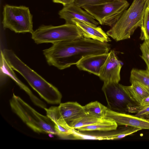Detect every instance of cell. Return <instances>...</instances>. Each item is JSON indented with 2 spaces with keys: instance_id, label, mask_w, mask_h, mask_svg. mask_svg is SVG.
<instances>
[{
  "instance_id": "obj_26",
  "label": "cell",
  "mask_w": 149,
  "mask_h": 149,
  "mask_svg": "<svg viewBox=\"0 0 149 149\" xmlns=\"http://www.w3.org/2000/svg\"><path fill=\"white\" fill-rule=\"evenodd\" d=\"M74 0H63V6L68 5L74 3Z\"/></svg>"
},
{
  "instance_id": "obj_20",
  "label": "cell",
  "mask_w": 149,
  "mask_h": 149,
  "mask_svg": "<svg viewBox=\"0 0 149 149\" xmlns=\"http://www.w3.org/2000/svg\"><path fill=\"white\" fill-rule=\"evenodd\" d=\"M103 119H98L86 113L84 116L73 121L70 124L69 126L73 129H77L82 127L99 122Z\"/></svg>"
},
{
  "instance_id": "obj_11",
  "label": "cell",
  "mask_w": 149,
  "mask_h": 149,
  "mask_svg": "<svg viewBox=\"0 0 149 149\" xmlns=\"http://www.w3.org/2000/svg\"><path fill=\"white\" fill-rule=\"evenodd\" d=\"M74 3L63 6L60 10L58 15L60 17L65 20L66 24H71V21L75 19L83 22L91 26H97L99 23L94 17L86 11Z\"/></svg>"
},
{
  "instance_id": "obj_18",
  "label": "cell",
  "mask_w": 149,
  "mask_h": 149,
  "mask_svg": "<svg viewBox=\"0 0 149 149\" xmlns=\"http://www.w3.org/2000/svg\"><path fill=\"white\" fill-rule=\"evenodd\" d=\"M84 107L86 113L100 119L104 118L105 115L108 109L97 101L90 102Z\"/></svg>"
},
{
  "instance_id": "obj_9",
  "label": "cell",
  "mask_w": 149,
  "mask_h": 149,
  "mask_svg": "<svg viewBox=\"0 0 149 149\" xmlns=\"http://www.w3.org/2000/svg\"><path fill=\"white\" fill-rule=\"evenodd\" d=\"M44 109L47 115L55 125L70 127L73 121L85 115L84 106L76 102L61 103L58 106H52Z\"/></svg>"
},
{
  "instance_id": "obj_23",
  "label": "cell",
  "mask_w": 149,
  "mask_h": 149,
  "mask_svg": "<svg viewBox=\"0 0 149 149\" xmlns=\"http://www.w3.org/2000/svg\"><path fill=\"white\" fill-rule=\"evenodd\" d=\"M113 0H74V3L81 7L85 6L95 5L112 1Z\"/></svg>"
},
{
  "instance_id": "obj_21",
  "label": "cell",
  "mask_w": 149,
  "mask_h": 149,
  "mask_svg": "<svg viewBox=\"0 0 149 149\" xmlns=\"http://www.w3.org/2000/svg\"><path fill=\"white\" fill-rule=\"evenodd\" d=\"M140 28V39L144 40H149V8L148 6L145 11L142 25Z\"/></svg>"
},
{
  "instance_id": "obj_1",
  "label": "cell",
  "mask_w": 149,
  "mask_h": 149,
  "mask_svg": "<svg viewBox=\"0 0 149 149\" xmlns=\"http://www.w3.org/2000/svg\"><path fill=\"white\" fill-rule=\"evenodd\" d=\"M43 50L47 63L60 70L77 64L83 58L91 55L108 54L110 44L84 37L56 42Z\"/></svg>"
},
{
  "instance_id": "obj_25",
  "label": "cell",
  "mask_w": 149,
  "mask_h": 149,
  "mask_svg": "<svg viewBox=\"0 0 149 149\" xmlns=\"http://www.w3.org/2000/svg\"><path fill=\"white\" fill-rule=\"evenodd\" d=\"M149 106V95L144 98L138 106L139 111L141 109Z\"/></svg>"
},
{
  "instance_id": "obj_8",
  "label": "cell",
  "mask_w": 149,
  "mask_h": 149,
  "mask_svg": "<svg viewBox=\"0 0 149 149\" xmlns=\"http://www.w3.org/2000/svg\"><path fill=\"white\" fill-rule=\"evenodd\" d=\"M119 83H104L102 90L104 92L109 109L116 112L136 113L138 105L129 98Z\"/></svg>"
},
{
  "instance_id": "obj_27",
  "label": "cell",
  "mask_w": 149,
  "mask_h": 149,
  "mask_svg": "<svg viewBox=\"0 0 149 149\" xmlns=\"http://www.w3.org/2000/svg\"><path fill=\"white\" fill-rule=\"evenodd\" d=\"M53 2L55 3H60L63 4V0H52Z\"/></svg>"
},
{
  "instance_id": "obj_5",
  "label": "cell",
  "mask_w": 149,
  "mask_h": 149,
  "mask_svg": "<svg viewBox=\"0 0 149 149\" xmlns=\"http://www.w3.org/2000/svg\"><path fill=\"white\" fill-rule=\"evenodd\" d=\"M32 38L37 44L71 40L84 37L75 24L58 26L42 25L31 33Z\"/></svg>"
},
{
  "instance_id": "obj_15",
  "label": "cell",
  "mask_w": 149,
  "mask_h": 149,
  "mask_svg": "<svg viewBox=\"0 0 149 149\" xmlns=\"http://www.w3.org/2000/svg\"><path fill=\"white\" fill-rule=\"evenodd\" d=\"M131 83V86L123 85V87L130 99L138 106L144 98L149 95V89L136 81Z\"/></svg>"
},
{
  "instance_id": "obj_6",
  "label": "cell",
  "mask_w": 149,
  "mask_h": 149,
  "mask_svg": "<svg viewBox=\"0 0 149 149\" xmlns=\"http://www.w3.org/2000/svg\"><path fill=\"white\" fill-rule=\"evenodd\" d=\"M3 15L4 29H8L16 33H32L33 31V15L28 7L6 4L4 6Z\"/></svg>"
},
{
  "instance_id": "obj_28",
  "label": "cell",
  "mask_w": 149,
  "mask_h": 149,
  "mask_svg": "<svg viewBox=\"0 0 149 149\" xmlns=\"http://www.w3.org/2000/svg\"><path fill=\"white\" fill-rule=\"evenodd\" d=\"M148 6L149 8V0H146Z\"/></svg>"
},
{
  "instance_id": "obj_19",
  "label": "cell",
  "mask_w": 149,
  "mask_h": 149,
  "mask_svg": "<svg viewBox=\"0 0 149 149\" xmlns=\"http://www.w3.org/2000/svg\"><path fill=\"white\" fill-rule=\"evenodd\" d=\"M136 81L149 89V73L146 70L133 68L131 70L130 81Z\"/></svg>"
},
{
  "instance_id": "obj_22",
  "label": "cell",
  "mask_w": 149,
  "mask_h": 149,
  "mask_svg": "<svg viewBox=\"0 0 149 149\" xmlns=\"http://www.w3.org/2000/svg\"><path fill=\"white\" fill-rule=\"evenodd\" d=\"M140 56L146 65V70L149 73V40H145L140 45Z\"/></svg>"
},
{
  "instance_id": "obj_3",
  "label": "cell",
  "mask_w": 149,
  "mask_h": 149,
  "mask_svg": "<svg viewBox=\"0 0 149 149\" xmlns=\"http://www.w3.org/2000/svg\"><path fill=\"white\" fill-rule=\"evenodd\" d=\"M146 0H133L114 25L106 33L116 41L130 38L135 30L142 25Z\"/></svg>"
},
{
  "instance_id": "obj_2",
  "label": "cell",
  "mask_w": 149,
  "mask_h": 149,
  "mask_svg": "<svg viewBox=\"0 0 149 149\" xmlns=\"http://www.w3.org/2000/svg\"><path fill=\"white\" fill-rule=\"evenodd\" d=\"M6 62L13 70L20 74L47 103H61L62 95L58 89L22 62L11 50H1Z\"/></svg>"
},
{
  "instance_id": "obj_14",
  "label": "cell",
  "mask_w": 149,
  "mask_h": 149,
  "mask_svg": "<svg viewBox=\"0 0 149 149\" xmlns=\"http://www.w3.org/2000/svg\"><path fill=\"white\" fill-rule=\"evenodd\" d=\"M71 24L77 26L84 37L103 42L108 43L111 41L106 33L100 26H93L75 19L72 20Z\"/></svg>"
},
{
  "instance_id": "obj_29",
  "label": "cell",
  "mask_w": 149,
  "mask_h": 149,
  "mask_svg": "<svg viewBox=\"0 0 149 149\" xmlns=\"http://www.w3.org/2000/svg\"><path fill=\"white\" fill-rule=\"evenodd\" d=\"M147 119L148 120H149V119Z\"/></svg>"
},
{
  "instance_id": "obj_17",
  "label": "cell",
  "mask_w": 149,
  "mask_h": 149,
  "mask_svg": "<svg viewBox=\"0 0 149 149\" xmlns=\"http://www.w3.org/2000/svg\"><path fill=\"white\" fill-rule=\"evenodd\" d=\"M118 125L113 120L104 118L101 121L77 129L80 131H108L115 130Z\"/></svg>"
},
{
  "instance_id": "obj_13",
  "label": "cell",
  "mask_w": 149,
  "mask_h": 149,
  "mask_svg": "<svg viewBox=\"0 0 149 149\" xmlns=\"http://www.w3.org/2000/svg\"><path fill=\"white\" fill-rule=\"evenodd\" d=\"M108 56V53L88 56L82 58L76 65L80 70L99 76Z\"/></svg>"
},
{
  "instance_id": "obj_24",
  "label": "cell",
  "mask_w": 149,
  "mask_h": 149,
  "mask_svg": "<svg viewBox=\"0 0 149 149\" xmlns=\"http://www.w3.org/2000/svg\"><path fill=\"white\" fill-rule=\"evenodd\" d=\"M135 115L143 118L149 119V106L143 108L139 110Z\"/></svg>"
},
{
  "instance_id": "obj_7",
  "label": "cell",
  "mask_w": 149,
  "mask_h": 149,
  "mask_svg": "<svg viewBox=\"0 0 149 149\" xmlns=\"http://www.w3.org/2000/svg\"><path fill=\"white\" fill-rule=\"evenodd\" d=\"M129 6L127 0H113L98 4L85 6L81 8L92 16L100 24L111 27Z\"/></svg>"
},
{
  "instance_id": "obj_16",
  "label": "cell",
  "mask_w": 149,
  "mask_h": 149,
  "mask_svg": "<svg viewBox=\"0 0 149 149\" xmlns=\"http://www.w3.org/2000/svg\"><path fill=\"white\" fill-rule=\"evenodd\" d=\"M0 79L1 84H4L9 77L14 81L17 84L24 90L27 87L17 77L13 69L9 65L5 59L1 51L0 59Z\"/></svg>"
},
{
  "instance_id": "obj_12",
  "label": "cell",
  "mask_w": 149,
  "mask_h": 149,
  "mask_svg": "<svg viewBox=\"0 0 149 149\" xmlns=\"http://www.w3.org/2000/svg\"><path fill=\"white\" fill-rule=\"evenodd\" d=\"M104 118L112 120L118 125L149 130V120L135 115L116 112L108 109Z\"/></svg>"
},
{
  "instance_id": "obj_10",
  "label": "cell",
  "mask_w": 149,
  "mask_h": 149,
  "mask_svg": "<svg viewBox=\"0 0 149 149\" xmlns=\"http://www.w3.org/2000/svg\"><path fill=\"white\" fill-rule=\"evenodd\" d=\"M121 64L114 51L110 50L102 66L99 77L104 83H118L120 79Z\"/></svg>"
},
{
  "instance_id": "obj_4",
  "label": "cell",
  "mask_w": 149,
  "mask_h": 149,
  "mask_svg": "<svg viewBox=\"0 0 149 149\" xmlns=\"http://www.w3.org/2000/svg\"><path fill=\"white\" fill-rule=\"evenodd\" d=\"M10 104L13 111L34 132L57 134L52 120L47 115L38 112L19 96L13 93Z\"/></svg>"
}]
</instances>
